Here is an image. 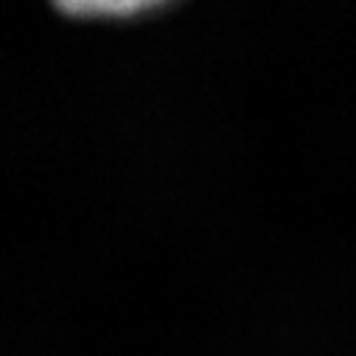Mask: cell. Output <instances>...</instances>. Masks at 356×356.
Listing matches in <instances>:
<instances>
[{"mask_svg":"<svg viewBox=\"0 0 356 356\" xmlns=\"http://www.w3.org/2000/svg\"><path fill=\"white\" fill-rule=\"evenodd\" d=\"M54 9L73 20H127L152 12L168 0H51Z\"/></svg>","mask_w":356,"mask_h":356,"instance_id":"1","label":"cell"}]
</instances>
